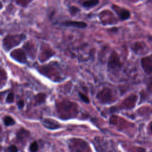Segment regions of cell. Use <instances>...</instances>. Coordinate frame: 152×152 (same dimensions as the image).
Returning a JSON list of instances; mask_svg holds the SVG:
<instances>
[{"instance_id":"6da1fadb","label":"cell","mask_w":152,"mask_h":152,"mask_svg":"<svg viewBox=\"0 0 152 152\" xmlns=\"http://www.w3.org/2000/svg\"><path fill=\"white\" fill-rule=\"evenodd\" d=\"M56 110L59 117L63 119L74 118L78 113L77 105L69 101H64L58 103Z\"/></svg>"},{"instance_id":"7a4b0ae2","label":"cell","mask_w":152,"mask_h":152,"mask_svg":"<svg viewBox=\"0 0 152 152\" xmlns=\"http://www.w3.org/2000/svg\"><path fill=\"white\" fill-rule=\"evenodd\" d=\"M39 71L42 74L54 81H59L63 80L59 66L57 63H51L46 65L41 66L39 68Z\"/></svg>"},{"instance_id":"3957f363","label":"cell","mask_w":152,"mask_h":152,"mask_svg":"<svg viewBox=\"0 0 152 152\" xmlns=\"http://www.w3.org/2000/svg\"><path fill=\"white\" fill-rule=\"evenodd\" d=\"M69 146L73 152H92L87 143L81 139L70 140Z\"/></svg>"},{"instance_id":"277c9868","label":"cell","mask_w":152,"mask_h":152,"mask_svg":"<svg viewBox=\"0 0 152 152\" xmlns=\"http://www.w3.org/2000/svg\"><path fill=\"white\" fill-rule=\"evenodd\" d=\"M96 97L101 103L103 104L111 103L115 101V97L112 90L108 87H104L97 94Z\"/></svg>"},{"instance_id":"5b68a950","label":"cell","mask_w":152,"mask_h":152,"mask_svg":"<svg viewBox=\"0 0 152 152\" xmlns=\"http://www.w3.org/2000/svg\"><path fill=\"white\" fill-rule=\"evenodd\" d=\"M26 36L23 34L9 36L5 37L4 39V48L8 51L11 48L19 45L20 42L25 39Z\"/></svg>"},{"instance_id":"8992f818","label":"cell","mask_w":152,"mask_h":152,"mask_svg":"<svg viewBox=\"0 0 152 152\" xmlns=\"http://www.w3.org/2000/svg\"><path fill=\"white\" fill-rule=\"evenodd\" d=\"M108 70L109 71L112 73H116L119 71L122 67V63H121L120 58L115 51H113L111 54L108 64Z\"/></svg>"},{"instance_id":"52a82bcc","label":"cell","mask_w":152,"mask_h":152,"mask_svg":"<svg viewBox=\"0 0 152 152\" xmlns=\"http://www.w3.org/2000/svg\"><path fill=\"white\" fill-rule=\"evenodd\" d=\"M54 55L55 52L51 49L48 45L42 43L39 55V60L41 63L45 62Z\"/></svg>"},{"instance_id":"ba28073f","label":"cell","mask_w":152,"mask_h":152,"mask_svg":"<svg viewBox=\"0 0 152 152\" xmlns=\"http://www.w3.org/2000/svg\"><path fill=\"white\" fill-rule=\"evenodd\" d=\"M137 99V96L135 95H132L128 97L127 99L122 102L121 104L120 107L122 109H130L133 108L136 103Z\"/></svg>"},{"instance_id":"9c48e42d","label":"cell","mask_w":152,"mask_h":152,"mask_svg":"<svg viewBox=\"0 0 152 152\" xmlns=\"http://www.w3.org/2000/svg\"><path fill=\"white\" fill-rule=\"evenodd\" d=\"M112 8L118 14V16L121 20H127L130 17V12L127 9L121 8V7L113 4Z\"/></svg>"},{"instance_id":"30bf717a","label":"cell","mask_w":152,"mask_h":152,"mask_svg":"<svg viewBox=\"0 0 152 152\" xmlns=\"http://www.w3.org/2000/svg\"><path fill=\"white\" fill-rule=\"evenodd\" d=\"M96 146L97 152H112V147L109 146V144L104 141L96 140Z\"/></svg>"},{"instance_id":"8fae6325","label":"cell","mask_w":152,"mask_h":152,"mask_svg":"<svg viewBox=\"0 0 152 152\" xmlns=\"http://www.w3.org/2000/svg\"><path fill=\"white\" fill-rule=\"evenodd\" d=\"M147 48L146 44L144 42H136L134 44L132 49L138 55L146 54L147 52Z\"/></svg>"},{"instance_id":"7c38bea8","label":"cell","mask_w":152,"mask_h":152,"mask_svg":"<svg viewBox=\"0 0 152 152\" xmlns=\"http://www.w3.org/2000/svg\"><path fill=\"white\" fill-rule=\"evenodd\" d=\"M141 65L144 71L147 74H150L152 71V58L151 56L144 57L141 59Z\"/></svg>"},{"instance_id":"4fadbf2b","label":"cell","mask_w":152,"mask_h":152,"mask_svg":"<svg viewBox=\"0 0 152 152\" xmlns=\"http://www.w3.org/2000/svg\"><path fill=\"white\" fill-rule=\"evenodd\" d=\"M61 25L66 27H73L80 29L86 28L87 26L86 23L79 21H65L61 23Z\"/></svg>"},{"instance_id":"5bb4252c","label":"cell","mask_w":152,"mask_h":152,"mask_svg":"<svg viewBox=\"0 0 152 152\" xmlns=\"http://www.w3.org/2000/svg\"><path fill=\"white\" fill-rule=\"evenodd\" d=\"M11 55L14 59L21 63H25L27 61L25 52L21 49H17L11 53Z\"/></svg>"},{"instance_id":"9a60e30c","label":"cell","mask_w":152,"mask_h":152,"mask_svg":"<svg viewBox=\"0 0 152 152\" xmlns=\"http://www.w3.org/2000/svg\"><path fill=\"white\" fill-rule=\"evenodd\" d=\"M43 125L49 130H55L61 127L60 124L57 121L50 118H45L43 120Z\"/></svg>"},{"instance_id":"2e32d148","label":"cell","mask_w":152,"mask_h":152,"mask_svg":"<svg viewBox=\"0 0 152 152\" xmlns=\"http://www.w3.org/2000/svg\"><path fill=\"white\" fill-rule=\"evenodd\" d=\"M29 135V133L24 130V129H21V130L19 131L17 134V139L18 140L20 141H24L25 140Z\"/></svg>"},{"instance_id":"e0dca14e","label":"cell","mask_w":152,"mask_h":152,"mask_svg":"<svg viewBox=\"0 0 152 152\" xmlns=\"http://www.w3.org/2000/svg\"><path fill=\"white\" fill-rule=\"evenodd\" d=\"M99 1H96V0H92V1H86L83 2L82 4V6L86 9H90L97 5Z\"/></svg>"},{"instance_id":"ac0fdd59","label":"cell","mask_w":152,"mask_h":152,"mask_svg":"<svg viewBox=\"0 0 152 152\" xmlns=\"http://www.w3.org/2000/svg\"><path fill=\"white\" fill-rule=\"evenodd\" d=\"M45 99H46V95L43 93H39L35 96L36 102L39 104L43 103L45 101Z\"/></svg>"},{"instance_id":"d6986e66","label":"cell","mask_w":152,"mask_h":152,"mask_svg":"<svg viewBox=\"0 0 152 152\" xmlns=\"http://www.w3.org/2000/svg\"><path fill=\"white\" fill-rule=\"evenodd\" d=\"M4 124L5 125L7 126H10V125H14L15 124V121L14 120L10 117L9 116H7V117H5L4 118Z\"/></svg>"},{"instance_id":"ffe728a7","label":"cell","mask_w":152,"mask_h":152,"mask_svg":"<svg viewBox=\"0 0 152 152\" xmlns=\"http://www.w3.org/2000/svg\"><path fill=\"white\" fill-rule=\"evenodd\" d=\"M68 11H69V12H70L71 16H75V15H77V14L80 11V10L79 8H77V7L71 6L69 8V10H68Z\"/></svg>"},{"instance_id":"44dd1931","label":"cell","mask_w":152,"mask_h":152,"mask_svg":"<svg viewBox=\"0 0 152 152\" xmlns=\"http://www.w3.org/2000/svg\"><path fill=\"white\" fill-rule=\"evenodd\" d=\"M79 96L80 97L81 99L82 100V101H83V102L86 103H90V101H89V97L86 95H85V94L79 92Z\"/></svg>"},{"instance_id":"7402d4cb","label":"cell","mask_w":152,"mask_h":152,"mask_svg":"<svg viewBox=\"0 0 152 152\" xmlns=\"http://www.w3.org/2000/svg\"><path fill=\"white\" fill-rule=\"evenodd\" d=\"M38 146L36 142H33L30 146V152H36L37 151Z\"/></svg>"},{"instance_id":"603a6c76","label":"cell","mask_w":152,"mask_h":152,"mask_svg":"<svg viewBox=\"0 0 152 152\" xmlns=\"http://www.w3.org/2000/svg\"><path fill=\"white\" fill-rule=\"evenodd\" d=\"M14 96L13 93H10L9 94L8 96H7L6 102L7 103H12L14 101Z\"/></svg>"},{"instance_id":"cb8c5ba5","label":"cell","mask_w":152,"mask_h":152,"mask_svg":"<svg viewBox=\"0 0 152 152\" xmlns=\"http://www.w3.org/2000/svg\"><path fill=\"white\" fill-rule=\"evenodd\" d=\"M9 150L10 151V152H18L17 149L15 146H11L10 147H9Z\"/></svg>"},{"instance_id":"d4e9b609","label":"cell","mask_w":152,"mask_h":152,"mask_svg":"<svg viewBox=\"0 0 152 152\" xmlns=\"http://www.w3.org/2000/svg\"><path fill=\"white\" fill-rule=\"evenodd\" d=\"M24 105H25V103L23 101H20L18 102V106H19V108L21 109L23 108V106H24Z\"/></svg>"},{"instance_id":"484cf974","label":"cell","mask_w":152,"mask_h":152,"mask_svg":"<svg viewBox=\"0 0 152 152\" xmlns=\"http://www.w3.org/2000/svg\"><path fill=\"white\" fill-rule=\"evenodd\" d=\"M2 7H3V5H2L1 3H0V9H1V8H2Z\"/></svg>"}]
</instances>
